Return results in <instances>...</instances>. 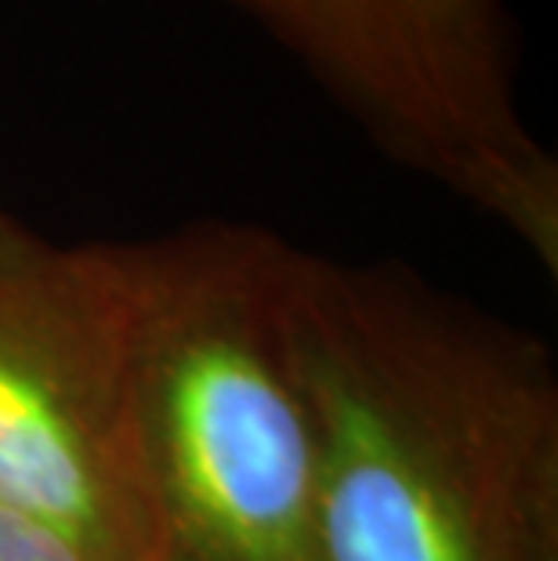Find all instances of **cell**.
<instances>
[{"mask_svg":"<svg viewBox=\"0 0 558 561\" xmlns=\"http://www.w3.org/2000/svg\"><path fill=\"white\" fill-rule=\"evenodd\" d=\"M280 330L323 561H558V377L533 333L402 265L291 247Z\"/></svg>","mask_w":558,"mask_h":561,"instance_id":"cell-1","label":"cell"},{"mask_svg":"<svg viewBox=\"0 0 558 561\" xmlns=\"http://www.w3.org/2000/svg\"><path fill=\"white\" fill-rule=\"evenodd\" d=\"M0 561H88L47 525L0 507Z\"/></svg>","mask_w":558,"mask_h":561,"instance_id":"cell-6","label":"cell"},{"mask_svg":"<svg viewBox=\"0 0 558 561\" xmlns=\"http://www.w3.org/2000/svg\"><path fill=\"white\" fill-rule=\"evenodd\" d=\"M130 243H58L0 207V507L88 561H149Z\"/></svg>","mask_w":558,"mask_h":561,"instance_id":"cell-3","label":"cell"},{"mask_svg":"<svg viewBox=\"0 0 558 561\" xmlns=\"http://www.w3.org/2000/svg\"><path fill=\"white\" fill-rule=\"evenodd\" d=\"M130 254L149 561H323L312 432L280 330L291 243L200 221Z\"/></svg>","mask_w":558,"mask_h":561,"instance_id":"cell-2","label":"cell"},{"mask_svg":"<svg viewBox=\"0 0 558 561\" xmlns=\"http://www.w3.org/2000/svg\"><path fill=\"white\" fill-rule=\"evenodd\" d=\"M316 80L391 160L558 272V163L515 102L501 0H323Z\"/></svg>","mask_w":558,"mask_h":561,"instance_id":"cell-4","label":"cell"},{"mask_svg":"<svg viewBox=\"0 0 558 561\" xmlns=\"http://www.w3.org/2000/svg\"><path fill=\"white\" fill-rule=\"evenodd\" d=\"M236 11L254 19L272 41L283 44L298 62L316 77L323 62L327 26H323V0H229Z\"/></svg>","mask_w":558,"mask_h":561,"instance_id":"cell-5","label":"cell"}]
</instances>
